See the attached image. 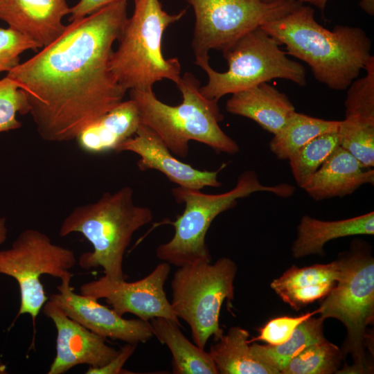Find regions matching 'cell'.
<instances>
[{
	"label": "cell",
	"mask_w": 374,
	"mask_h": 374,
	"mask_svg": "<svg viewBox=\"0 0 374 374\" xmlns=\"http://www.w3.org/2000/svg\"><path fill=\"white\" fill-rule=\"evenodd\" d=\"M338 146L339 136L337 130L314 138L294 152L288 160L298 186L303 189Z\"/></svg>",
	"instance_id": "obj_25"
},
{
	"label": "cell",
	"mask_w": 374,
	"mask_h": 374,
	"mask_svg": "<svg viewBox=\"0 0 374 374\" xmlns=\"http://www.w3.org/2000/svg\"><path fill=\"white\" fill-rule=\"evenodd\" d=\"M341 267L340 259L328 264H317L299 268L291 267L284 274L271 283L276 294L282 292L309 287L324 283H335Z\"/></svg>",
	"instance_id": "obj_29"
},
{
	"label": "cell",
	"mask_w": 374,
	"mask_h": 374,
	"mask_svg": "<svg viewBox=\"0 0 374 374\" xmlns=\"http://www.w3.org/2000/svg\"><path fill=\"white\" fill-rule=\"evenodd\" d=\"M314 13L301 4L260 27L285 46L287 54L305 62L317 81L332 89H346L371 57V41L359 27L337 25L326 29Z\"/></svg>",
	"instance_id": "obj_2"
},
{
	"label": "cell",
	"mask_w": 374,
	"mask_h": 374,
	"mask_svg": "<svg viewBox=\"0 0 374 374\" xmlns=\"http://www.w3.org/2000/svg\"><path fill=\"white\" fill-rule=\"evenodd\" d=\"M176 85L183 98L176 106L159 100L152 89L130 90L141 123L153 130L174 155L181 158L188 154L190 141L218 152L237 154L239 145L220 127L224 116L218 101L203 96L199 81L190 72L184 73Z\"/></svg>",
	"instance_id": "obj_4"
},
{
	"label": "cell",
	"mask_w": 374,
	"mask_h": 374,
	"mask_svg": "<svg viewBox=\"0 0 374 374\" xmlns=\"http://www.w3.org/2000/svg\"><path fill=\"white\" fill-rule=\"evenodd\" d=\"M77 262L73 250L52 242L48 235L34 229L24 230L9 248L0 250V274L14 278L19 289L20 305L14 321L28 314L35 326L48 300L40 277L48 274L60 279Z\"/></svg>",
	"instance_id": "obj_10"
},
{
	"label": "cell",
	"mask_w": 374,
	"mask_h": 374,
	"mask_svg": "<svg viewBox=\"0 0 374 374\" xmlns=\"http://www.w3.org/2000/svg\"><path fill=\"white\" fill-rule=\"evenodd\" d=\"M260 191L287 198L294 193L295 188L285 183L265 186L254 171L246 170L238 177L233 189L221 194H206L180 186L172 188V195L177 203L184 204V210L169 222L174 226L175 233L170 240L157 247V258L177 267L196 261H211L205 238L212 222L222 212L235 206L238 199Z\"/></svg>",
	"instance_id": "obj_6"
},
{
	"label": "cell",
	"mask_w": 374,
	"mask_h": 374,
	"mask_svg": "<svg viewBox=\"0 0 374 374\" xmlns=\"http://www.w3.org/2000/svg\"><path fill=\"white\" fill-rule=\"evenodd\" d=\"M170 272V265L163 261L148 276L139 280L117 281L104 275L82 284L80 293L97 300L104 299L121 316L131 313L145 321L164 317L181 326L164 290Z\"/></svg>",
	"instance_id": "obj_12"
},
{
	"label": "cell",
	"mask_w": 374,
	"mask_h": 374,
	"mask_svg": "<svg viewBox=\"0 0 374 374\" xmlns=\"http://www.w3.org/2000/svg\"><path fill=\"white\" fill-rule=\"evenodd\" d=\"M340 261L338 279L319 308V314L323 319H337L346 328L344 351L351 354L354 364L340 373H362L369 368L365 356L369 339L366 330L374 319V260L359 249Z\"/></svg>",
	"instance_id": "obj_9"
},
{
	"label": "cell",
	"mask_w": 374,
	"mask_h": 374,
	"mask_svg": "<svg viewBox=\"0 0 374 374\" xmlns=\"http://www.w3.org/2000/svg\"><path fill=\"white\" fill-rule=\"evenodd\" d=\"M153 219L151 209L135 205L134 191L124 186L106 192L95 202L74 208L63 220L59 235L81 233L93 251L83 253L78 262L84 269L101 267L113 280H125L123 263L134 233Z\"/></svg>",
	"instance_id": "obj_3"
},
{
	"label": "cell",
	"mask_w": 374,
	"mask_h": 374,
	"mask_svg": "<svg viewBox=\"0 0 374 374\" xmlns=\"http://www.w3.org/2000/svg\"><path fill=\"white\" fill-rule=\"evenodd\" d=\"M149 323L153 336L172 353V373H218L209 353L190 342L180 330V325L164 317L153 318Z\"/></svg>",
	"instance_id": "obj_21"
},
{
	"label": "cell",
	"mask_w": 374,
	"mask_h": 374,
	"mask_svg": "<svg viewBox=\"0 0 374 374\" xmlns=\"http://www.w3.org/2000/svg\"><path fill=\"white\" fill-rule=\"evenodd\" d=\"M323 319L313 316L301 323L285 343L272 346L251 344L253 353L264 363L281 373L291 359L310 345L326 339L323 333Z\"/></svg>",
	"instance_id": "obj_24"
},
{
	"label": "cell",
	"mask_w": 374,
	"mask_h": 374,
	"mask_svg": "<svg viewBox=\"0 0 374 374\" xmlns=\"http://www.w3.org/2000/svg\"><path fill=\"white\" fill-rule=\"evenodd\" d=\"M42 312L57 331L56 354L48 374H64L82 364L102 367L118 354V350L107 344L105 338L69 318L51 301L46 302Z\"/></svg>",
	"instance_id": "obj_14"
},
{
	"label": "cell",
	"mask_w": 374,
	"mask_h": 374,
	"mask_svg": "<svg viewBox=\"0 0 374 374\" xmlns=\"http://www.w3.org/2000/svg\"><path fill=\"white\" fill-rule=\"evenodd\" d=\"M40 46L28 37L10 28L0 27V73L9 72L19 64L20 55Z\"/></svg>",
	"instance_id": "obj_31"
},
{
	"label": "cell",
	"mask_w": 374,
	"mask_h": 374,
	"mask_svg": "<svg viewBox=\"0 0 374 374\" xmlns=\"http://www.w3.org/2000/svg\"><path fill=\"white\" fill-rule=\"evenodd\" d=\"M342 351L327 339L306 347L293 357L283 374H331L337 373Z\"/></svg>",
	"instance_id": "obj_26"
},
{
	"label": "cell",
	"mask_w": 374,
	"mask_h": 374,
	"mask_svg": "<svg viewBox=\"0 0 374 374\" xmlns=\"http://www.w3.org/2000/svg\"><path fill=\"white\" fill-rule=\"evenodd\" d=\"M265 2H273V1H277V0H262Z\"/></svg>",
	"instance_id": "obj_39"
},
{
	"label": "cell",
	"mask_w": 374,
	"mask_h": 374,
	"mask_svg": "<svg viewBox=\"0 0 374 374\" xmlns=\"http://www.w3.org/2000/svg\"><path fill=\"white\" fill-rule=\"evenodd\" d=\"M200 260L178 267L173 274L171 307L190 327L194 344L202 349L223 334L219 323L224 300L234 299L237 265L229 258Z\"/></svg>",
	"instance_id": "obj_8"
},
{
	"label": "cell",
	"mask_w": 374,
	"mask_h": 374,
	"mask_svg": "<svg viewBox=\"0 0 374 374\" xmlns=\"http://www.w3.org/2000/svg\"><path fill=\"white\" fill-rule=\"evenodd\" d=\"M125 151L140 157L137 161L140 170L159 171L178 186L202 190L205 187L219 188L222 185L217 179V175L226 164L223 163L214 171L194 168L175 157L161 139L143 124H140L135 134L122 143L116 152Z\"/></svg>",
	"instance_id": "obj_15"
},
{
	"label": "cell",
	"mask_w": 374,
	"mask_h": 374,
	"mask_svg": "<svg viewBox=\"0 0 374 374\" xmlns=\"http://www.w3.org/2000/svg\"><path fill=\"white\" fill-rule=\"evenodd\" d=\"M127 6V0H121L71 21L55 41L8 72L26 93L29 114L43 140H74L123 101L127 91L109 62L128 19Z\"/></svg>",
	"instance_id": "obj_1"
},
{
	"label": "cell",
	"mask_w": 374,
	"mask_h": 374,
	"mask_svg": "<svg viewBox=\"0 0 374 374\" xmlns=\"http://www.w3.org/2000/svg\"><path fill=\"white\" fill-rule=\"evenodd\" d=\"M339 146L353 156L365 168L374 166V125L354 118L339 121Z\"/></svg>",
	"instance_id": "obj_27"
},
{
	"label": "cell",
	"mask_w": 374,
	"mask_h": 374,
	"mask_svg": "<svg viewBox=\"0 0 374 374\" xmlns=\"http://www.w3.org/2000/svg\"><path fill=\"white\" fill-rule=\"evenodd\" d=\"M279 46L278 42L260 26L222 51L228 64L226 71L220 73L213 69L209 59H195V64L208 76L206 84L200 87L201 93L206 98L218 101L226 94H233L275 78L305 86L304 66L288 58Z\"/></svg>",
	"instance_id": "obj_7"
},
{
	"label": "cell",
	"mask_w": 374,
	"mask_h": 374,
	"mask_svg": "<svg viewBox=\"0 0 374 374\" xmlns=\"http://www.w3.org/2000/svg\"><path fill=\"white\" fill-rule=\"evenodd\" d=\"M226 109L253 120L273 134L295 111L286 94L267 82L233 93L226 103Z\"/></svg>",
	"instance_id": "obj_18"
},
{
	"label": "cell",
	"mask_w": 374,
	"mask_h": 374,
	"mask_svg": "<svg viewBox=\"0 0 374 374\" xmlns=\"http://www.w3.org/2000/svg\"><path fill=\"white\" fill-rule=\"evenodd\" d=\"M329 0H306L305 3H311L321 10H323ZM361 8L369 15H374V0H361L359 2Z\"/></svg>",
	"instance_id": "obj_36"
},
{
	"label": "cell",
	"mask_w": 374,
	"mask_h": 374,
	"mask_svg": "<svg viewBox=\"0 0 374 374\" xmlns=\"http://www.w3.org/2000/svg\"><path fill=\"white\" fill-rule=\"evenodd\" d=\"M121 0H80L75 6L70 8L71 21L81 19L98 10Z\"/></svg>",
	"instance_id": "obj_35"
},
{
	"label": "cell",
	"mask_w": 374,
	"mask_h": 374,
	"mask_svg": "<svg viewBox=\"0 0 374 374\" xmlns=\"http://www.w3.org/2000/svg\"><path fill=\"white\" fill-rule=\"evenodd\" d=\"M374 184V170L364 168L338 146L314 174L303 190L314 200L342 197L364 184Z\"/></svg>",
	"instance_id": "obj_17"
},
{
	"label": "cell",
	"mask_w": 374,
	"mask_h": 374,
	"mask_svg": "<svg viewBox=\"0 0 374 374\" xmlns=\"http://www.w3.org/2000/svg\"><path fill=\"white\" fill-rule=\"evenodd\" d=\"M287 1H296V2H299V3H304L305 2L306 0H287Z\"/></svg>",
	"instance_id": "obj_38"
},
{
	"label": "cell",
	"mask_w": 374,
	"mask_h": 374,
	"mask_svg": "<svg viewBox=\"0 0 374 374\" xmlns=\"http://www.w3.org/2000/svg\"><path fill=\"white\" fill-rule=\"evenodd\" d=\"M72 276L71 271L66 273L57 286V292L48 296L69 318L105 339L137 344L152 337L149 321L125 319L96 299L75 292L71 285Z\"/></svg>",
	"instance_id": "obj_13"
},
{
	"label": "cell",
	"mask_w": 374,
	"mask_h": 374,
	"mask_svg": "<svg viewBox=\"0 0 374 374\" xmlns=\"http://www.w3.org/2000/svg\"><path fill=\"white\" fill-rule=\"evenodd\" d=\"M195 24L192 48L195 59H209L211 50L224 51L242 36L303 4L277 0H186Z\"/></svg>",
	"instance_id": "obj_11"
},
{
	"label": "cell",
	"mask_w": 374,
	"mask_h": 374,
	"mask_svg": "<svg viewBox=\"0 0 374 374\" xmlns=\"http://www.w3.org/2000/svg\"><path fill=\"white\" fill-rule=\"evenodd\" d=\"M8 232L6 220L3 217H0V245L3 244L6 240Z\"/></svg>",
	"instance_id": "obj_37"
},
{
	"label": "cell",
	"mask_w": 374,
	"mask_h": 374,
	"mask_svg": "<svg viewBox=\"0 0 374 374\" xmlns=\"http://www.w3.org/2000/svg\"><path fill=\"white\" fill-rule=\"evenodd\" d=\"M336 282L289 290L278 295L285 303L297 311L303 306L325 297L335 285Z\"/></svg>",
	"instance_id": "obj_33"
},
{
	"label": "cell",
	"mask_w": 374,
	"mask_h": 374,
	"mask_svg": "<svg viewBox=\"0 0 374 374\" xmlns=\"http://www.w3.org/2000/svg\"><path fill=\"white\" fill-rule=\"evenodd\" d=\"M69 12L66 0H0V19L40 48L62 34L66 26L62 20Z\"/></svg>",
	"instance_id": "obj_16"
},
{
	"label": "cell",
	"mask_w": 374,
	"mask_h": 374,
	"mask_svg": "<svg viewBox=\"0 0 374 374\" xmlns=\"http://www.w3.org/2000/svg\"><path fill=\"white\" fill-rule=\"evenodd\" d=\"M134 9L124 25L113 52L109 67L119 84L127 91L149 90L157 82L167 79L175 84L181 78L178 58L166 59L162 37L166 28L186 14L182 10L169 14L159 0H134Z\"/></svg>",
	"instance_id": "obj_5"
},
{
	"label": "cell",
	"mask_w": 374,
	"mask_h": 374,
	"mask_svg": "<svg viewBox=\"0 0 374 374\" xmlns=\"http://www.w3.org/2000/svg\"><path fill=\"white\" fill-rule=\"evenodd\" d=\"M339 121H327L293 112L269 143L270 150L280 160H288L314 138L337 130Z\"/></svg>",
	"instance_id": "obj_23"
},
{
	"label": "cell",
	"mask_w": 374,
	"mask_h": 374,
	"mask_svg": "<svg viewBox=\"0 0 374 374\" xmlns=\"http://www.w3.org/2000/svg\"><path fill=\"white\" fill-rule=\"evenodd\" d=\"M373 234V211L336 221L320 220L303 215L292 246V256L299 258L309 255H322L324 244L330 240L350 235Z\"/></svg>",
	"instance_id": "obj_20"
},
{
	"label": "cell",
	"mask_w": 374,
	"mask_h": 374,
	"mask_svg": "<svg viewBox=\"0 0 374 374\" xmlns=\"http://www.w3.org/2000/svg\"><path fill=\"white\" fill-rule=\"evenodd\" d=\"M17 114H29L26 93L8 76L0 80V134L19 129Z\"/></svg>",
	"instance_id": "obj_30"
},
{
	"label": "cell",
	"mask_w": 374,
	"mask_h": 374,
	"mask_svg": "<svg viewBox=\"0 0 374 374\" xmlns=\"http://www.w3.org/2000/svg\"><path fill=\"white\" fill-rule=\"evenodd\" d=\"M140 124L137 106L130 98L93 121L75 140L80 148L89 154L116 152L122 143L135 134Z\"/></svg>",
	"instance_id": "obj_19"
},
{
	"label": "cell",
	"mask_w": 374,
	"mask_h": 374,
	"mask_svg": "<svg viewBox=\"0 0 374 374\" xmlns=\"http://www.w3.org/2000/svg\"><path fill=\"white\" fill-rule=\"evenodd\" d=\"M364 69L366 75L348 86L344 102L346 118H354L374 125V57Z\"/></svg>",
	"instance_id": "obj_28"
},
{
	"label": "cell",
	"mask_w": 374,
	"mask_h": 374,
	"mask_svg": "<svg viewBox=\"0 0 374 374\" xmlns=\"http://www.w3.org/2000/svg\"><path fill=\"white\" fill-rule=\"evenodd\" d=\"M319 313L318 308L296 317L285 316L271 319L261 328L258 337L252 338L249 341L251 344L256 341H262L272 346L283 344L290 338L295 328L301 323Z\"/></svg>",
	"instance_id": "obj_32"
},
{
	"label": "cell",
	"mask_w": 374,
	"mask_h": 374,
	"mask_svg": "<svg viewBox=\"0 0 374 374\" xmlns=\"http://www.w3.org/2000/svg\"><path fill=\"white\" fill-rule=\"evenodd\" d=\"M249 333L238 326L231 327L211 346L208 352L220 374H278L253 353Z\"/></svg>",
	"instance_id": "obj_22"
},
{
	"label": "cell",
	"mask_w": 374,
	"mask_h": 374,
	"mask_svg": "<svg viewBox=\"0 0 374 374\" xmlns=\"http://www.w3.org/2000/svg\"><path fill=\"white\" fill-rule=\"evenodd\" d=\"M136 348V344L126 343L118 350V354L107 364L102 367H89L85 373L87 374H118L124 371L123 367L128 359L133 355Z\"/></svg>",
	"instance_id": "obj_34"
}]
</instances>
